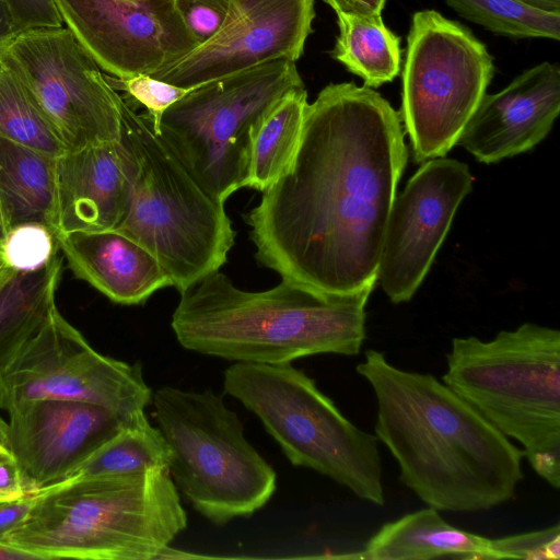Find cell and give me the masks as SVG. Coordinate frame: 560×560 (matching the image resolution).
Listing matches in <instances>:
<instances>
[{"mask_svg":"<svg viewBox=\"0 0 560 560\" xmlns=\"http://www.w3.org/2000/svg\"><path fill=\"white\" fill-rule=\"evenodd\" d=\"M407 156L400 114L380 93L325 86L292 162L247 213L257 260L313 291L373 290Z\"/></svg>","mask_w":560,"mask_h":560,"instance_id":"6da1fadb","label":"cell"},{"mask_svg":"<svg viewBox=\"0 0 560 560\" xmlns=\"http://www.w3.org/2000/svg\"><path fill=\"white\" fill-rule=\"evenodd\" d=\"M355 370L376 399L375 436L397 462L401 483L423 503L477 512L514 498L523 450L446 384L401 370L374 349Z\"/></svg>","mask_w":560,"mask_h":560,"instance_id":"7a4b0ae2","label":"cell"},{"mask_svg":"<svg viewBox=\"0 0 560 560\" xmlns=\"http://www.w3.org/2000/svg\"><path fill=\"white\" fill-rule=\"evenodd\" d=\"M371 292L327 294L285 280L245 291L219 269L179 292L171 326L185 349L235 362L357 355L366 336Z\"/></svg>","mask_w":560,"mask_h":560,"instance_id":"3957f363","label":"cell"},{"mask_svg":"<svg viewBox=\"0 0 560 560\" xmlns=\"http://www.w3.org/2000/svg\"><path fill=\"white\" fill-rule=\"evenodd\" d=\"M187 514L167 468L69 478L35 494L26 518L0 544L36 560L171 557Z\"/></svg>","mask_w":560,"mask_h":560,"instance_id":"277c9868","label":"cell"},{"mask_svg":"<svg viewBox=\"0 0 560 560\" xmlns=\"http://www.w3.org/2000/svg\"><path fill=\"white\" fill-rule=\"evenodd\" d=\"M442 382L509 439L532 469L560 487V331L525 323L488 341L454 338Z\"/></svg>","mask_w":560,"mask_h":560,"instance_id":"5b68a950","label":"cell"},{"mask_svg":"<svg viewBox=\"0 0 560 560\" xmlns=\"http://www.w3.org/2000/svg\"><path fill=\"white\" fill-rule=\"evenodd\" d=\"M121 142L135 161L129 202L115 230L145 247L179 292L219 270L235 240L224 202L208 194L145 114L118 101Z\"/></svg>","mask_w":560,"mask_h":560,"instance_id":"8992f818","label":"cell"},{"mask_svg":"<svg viewBox=\"0 0 560 560\" xmlns=\"http://www.w3.org/2000/svg\"><path fill=\"white\" fill-rule=\"evenodd\" d=\"M223 388L259 418L292 465L384 505L377 438L346 418L303 371L291 363L235 362L224 371Z\"/></svg>","mask_w":560,"mask_h":560,"instance_id":"52a82bcc","label":"cell"},{"mask_svg":"<svg viewBox=\"0 0 560 560\" xmlns=\"http://www.w3.org/2000/svg\"><path fill=\"white\" fill-rule=\"evenodd\" d=\"M168 471L195 510L214 524L247 517L277 488V474L246 440L237 415L211 389L163 386L152 394Z\"/></svg>","mask_w":560,"mask_h":560,"instance_id":"ba28073f","label":"cell"},{"mask_svg":"<svg viewBox=\"0 0 560 560\" xmlns=\"http://www.w3.org/2000/svg\"><path fill=\"white\" fill-rule=\"evenodd\" d=\"M301 88L296 63L287 59L219 77L171 105L156 133L201 187L225 202L247 185L254 141L265 118Z\"/></svg>","mask_w":560,"mask_h":560,"instance_id":"9c48e42d","label":"cell"},{"mask_svg":"<svg viewBox=\"0 0 560 560\" xmlns=\"http://www.w3.org/2000/svg\"><path fill=\"white\" fill-rule=\"evenodd\" d=\"M493 73L492 56L463 24L435 10L412 15L399 114L417 162L457 144Z\"/></svg>","mask_w":560,"mask_h":560,"instance_id":"30bf717a","label":"cell"},{"mask_svg":"<svg viewBox=\"0 0 560 560\" xmlns=\"http://www.w3.org/2000/svg\"><path fill=\"white\" fill-rule=\"evenodd\" d=\"M151 398L140 363L101 354L57 308L0 369V408L8 412L32 400H74L133 423Z\"/></svg>","mask_w":560,"mask_h":560,"instance_id":"8fae6325","label":"cell"},{"mask_svg":"<svg viewBox=\"0 0 560 560\" xmlns=\"http://www.w3.org/2000/svg\"><path fill=\"white\" fill-rule=\"evenodd\" d=\"M0 59L68 150L120 141V95L67 27L20 32Z\"/></svg>","mask_w":560,"mask_h":560,"instance_id":"7c38bea8","label":"cell"},{"mask_svg":"<svg viewBox=\"0 0 560 560\" xmlns=\"http://www.w3.org/2000/svg\"><path fill=\"white\" fill-rule=\"evenodd\" d=\"M63 24L105 73L153 74L198 47L173 0H55Z\"/></svg>","mask_w":560,"mask_h":560,"instance_id":"4fadbf2b","label":"cell"},{"mask_svg":"<svg viewBox=\"0 0 560 560\" xmlns=\"http://www.w3.org/2000/svg\"><path fill=\"white\" fill-rule=\"evenodd\" d=\"M471 188L468 166L442 156L423 162L395 197L377 271L393 303L413 296Z\"/></svg>","mask_w":560,"mask_h":560,"instance_id":"5bb4252c","label":"cell"},{"mask_svg":"<svg viewBox=\"0 0 560 560\" xmlns=\"http://www.w3.org/2000/svg\"><path fill=\"white\" fill-rule=\"evenodd\" d=\"M236 16L211 42L151 77L184 89L254 66L296 61L313 33L315 0H235Z\"/></svg>","mask_w":560,"mask_h":560,"instance_id":"9a60e30c","label":"cell"},{"mask_svg":"<svg viewBox=\"0 0 560 560\" xmlns=\"http://www.w3.org/2000/svg\"><path fill=\"white\" fill-rule=\"evenodd\" d=\"M8 413L11 452L34 493L67 480L129 424L105 407L74 400H32Z\"/></svg>","mask_w":560,"mask_h":560,"instance_id":"2e32d148","label":"cell"},{"mask_svg":"<svg viewBox=\"0 0 560 560\" xmlns=\"http://www.w3.org/2000/svg\"><path fill=\"white\" fill-rule=\"evenodd\" d=\"M560 110V68L544 61L494 94H485L457 143L490 164L546 138Z\"/></svg>","mask_w":560,"mask_h":560,"instance_id":"e0dca14e","label":"cell"},{"mask_svg":"<svg viewBox=\"0 0 560 560\" xmlns=\"http://www.w3.org/2000/svg\"><path fill=\"white\" fill-rule=\"evenodd\" d=\"M133 173L132 154L121 140L68 150L59 155L56 159L57 235L116 229L128 207Z\"/></svg>","mask_w":560,"mask_h":560,"instance_id":"ac0fdd59","label":"cell"},{"mask_svg":"<svg viewBox=\"0 0 560 560\" xmlns=\"http://www.w3.org/2000/svg\"><path fill=\"white\" fill-rule=\"evenodd\" d=\"M73 273L110 301L144 303L172 281L145 247L119 231H74L56 236Z\"/></svg>","mask_w":560,"mask_h":560,"instance_id":"d6986e66","label":"cell"},{"mask_svg":"<svg viewBox=\"0 0 560 560\" xmlns=\"http://www.w3.org/2000/svg\"><path fill=\"white\" fill-rule=\"evenodd\" d=\"M491 541L447 523L428 506L385 523L354 557L368 560L491 559Z\"/></svg>","mask_w":560,"mask_h":560,"instance_id":"ffe728a7","label":"cell"},{"mask_svg":"<svg viewBox=\"0 0 560 560\" xmlns=\"http://www.w3.org/2000/svg\"><path fill=\"white\" fill-rule=\"evenodd\" d=\"M56 159L0 137V235L22 224L57 235Z\"/></svg>","mask_w":560,"mask_h":560,"instance_id":"44dd1931","label":"cell"},{"mask_svg":"<svg viewBox=\"0 0 560 560\" xmlns=\"http://www.w3.org/2000/svg\"><path fill=\"white\" fill-rule=\"evenodd\" d=\"M62 273L58 253L34 271H18L0 288V369L45 324Z\"/></svg>","mask_w":560,"mask_h":560,"instance_id":"7402d4cb","label":"cell"},{"mask_svg":"<svg viewBox=\"0 0 560 560\" xmlns=\"http://www.w3.org/2000/svg\"><path fill=\"white\" fill-rule=\"evenodd\" d=\"M336 14L339 34L330 56L368 88L392 82L400 71V38L385 26L381 14Z\"/></svg>","mask_w":560,"mask_h":560,"instance_id":"603a6c76","label":"cell"},{"mask_svg":"<svg viewBox=\"0 0 560 560\" xmlns=\"http://www.w3.org/2000/svg\"><path fill=\"white\" fill-rule=\"evenodd\" d=\"M307 104L305 88L296 89L267 115L254 141L246 187L264 191L288 168L299 148Z\"/></svg>","mask_w":560,"mask_h":560,"instance_id":"cb8c5ba5","label":"cell"},{"mask_svg":"<svg viewBox=\"0 0 560 560\" xmlns=\"http://www.w3.org/2000/svg\"><path fill=\"white\" fill-rule=\"evenodd\" d=\"M168 462L170 452L163 435L144 417L125 424L82 462L69 478L168 469Z\"/></svg>","mask_w":560,"mask_h":560,"instance_id":"d4e9b609","label":"cell"},{"mask_svg":"<svg viewBox=\"0 0 560 560\" xmlns=\"http://www.w3.org/2000/svg\"><path fill=\"white\" fill-rule=\"evenodd\" d=\"M0 137L58 158L68 149L0 59Z\"/></svg>","mask_w":560,"mask_h":560,"instance_id":"484cf974","label":"cell"},{"mask_svg":"<svg viewBox=\"0 0 560 560\" xmlns=\"http://www.w3.org/2000/svg\"><path fill=\"white\" fill-rule=\"evenodd\" d=\"M458 15L514 38H560V12L533 9L517 0H444Z\"/></svg>","mask_w":560,"mask_h":560,"instance_id":"4316f807","label":"cell"},{"mask_svg":"<svg viewBox=\"0 0 560 560\" xmlns=\"http://www.w3.org/2000/svg\"><path fill=\"white\" fill-rule=\"evenodd\" d=\"M7 262L15 271H34L45 266L59 249L55 234L40 224H22L0 235Z\"/></svg>","mask_w":560,"mask_h":560,"instance_id":"83f0119b","label":"cell"},{"mask_svg":"<svg viewBox=\"0 0 560 560\" xmlns=\"http://www.w3.org/2000/svg\"><path fill=\"white\" fill-rule=\"evenodd\" d=\"M104 77L115 91L125 92L129 100L147 109L155 132L164 112L190 90L154 79L150 74L120 79L104 72Z\"/></svg>","mask_w":560,"mask_h":560,"instance_id":"f1b7e54d","label":"cell"},{"mask_svg":"<svg viewBox=\"0 0 560 560\" xmlns=\"http://www.w3.org/2000/svg\"><path fill=\"white\" fill-rule=\"evenodd\" d=\"M173 2L198 46L215 38L236 16L235 0H173Z\"/></svg>","mask_w":560,"mask_h":560,"instance_id":"f546056e","label":"cell"},{"mask_svg":"<svg viewBox=\"0 0 560 560\" xmlns=\"http://www.w3.org/2000/svg\"><path fill=\"white\" fill-rule=\"evenodd\" d=\"M559 558V524L544 529L495 538L491 541V560H558Z\"/></svg>","mask_w":560,"mask_h":560,"instance_id":"4dcf8cb0","label":"cell"},{"mask_svg":"<svg viewBox=\"0 0 560 560\" xmlns=\"http://www.w3.org/2000/svg\"><path fill=\"white\" fill-rule=\"evenodd\" d=\"M20 32L63 25L55 0H1Z\"/></svg>","mask_w":560,"mask_h":560,"instance_id":"1f68e13d","label":"cell"},{"mask_svg":"<svg viewBox=\"0 0 560 560\" xmlns=\"http://www.w3.org/2000/svg\"><path fill=\"white\" fill-rule=\"evenodd\" d=\"M35 494L27 486L14 458L0 460V502Z\"/></svg>","mask_w":560,"mask_h":560,"instance_id":"d6a6232c","label":"cell"},{"mask_svg":"<svg viewBox=\"0 0 560 560\" xmlns=\"http://www.w3.org/2000/svg\"><path fill=\"white\" fill-rule=\"evenodd\" d=\"M35 494L0 502V540L26 518L33 506Z\"/></svg>","mask_w":560,"mask_h":560,"instance_id":"836d02e7","label":"cell"},{"mask_svg":"<svg viewBox=\"0 0 560 560\" xmlns=\"http://www.w3.org/2000/svg\"><path fill=\"white\" fill-rule=\"evenodd\" d=\"M336 13L357 15L381 14L385 0H323Z\"/></svg>","mask_w":560,"mask_h":560,"instance_id":"e575fe53","label":"cell"},{"mask_svg":"<svg viewBox=\"0 0 560 560\" xmlns=\"http://www.w3.org/2000/svg\"><path fill=\"white\" fill-rule=\"evenodd\" d=\"M19 33L0 0V51Z\"/></svg>","mask_w":560,"mask_h":560,"instance_id":"d590c367","label":"cell"},{"mask_svg":"<svg viewBox=\"0 0 560 560\" xmlns=\"http://www.w3.org/2000/svg\"><path fill=\"white\" fill-rule=\"evenodd\" d=\"M523 4L545 12H560V0H517Z\"/></svg>","mask_w":560,"mask_h":560,"instance_id":"8d00e7d4","label":"cell"},{"mask_svg":"<svg viewBox=\"0 0 560 560\" xmlns=\"http://www.w3.org/2000/svg\"><path fill=\"white\" fill-rule=\"evenodd\" d=\"M0 560H36L32 555L0 544Z\"/></svg>","mask_w":560,"mask_h":560,"instance_id":"74e56055","label":"cell"},{"mask_svg":"<svg viewBox=\"0 0 560 560\" xmlns=\"http://www.w3.org/2000/svg\"><path fill=\"white\" fill-rule=\"evenodd\" d=\"M18 271L10 267L7 262L2 248H1V240H0V288Z\"/></svg>","mask_w":560,"mask_h":560,"instance_id":"f35d334b","label":"cell"},{"mask_svg":"<svg viewBox=\"0 0 560 560\" xmlns=\"http://www.w3.org/2000/svg\"><path fill=\"white\" fill-rule=\"evenodd\" d=\"M1 226H2V217H1V211H0V230H1Z\"/></svg>","mask_w":560,"mask_h":560,"instance_id":"ab89813d","label":"cell"}]
</instances>
